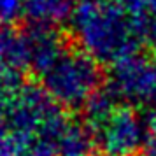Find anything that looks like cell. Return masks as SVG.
Instances as JSON below:
<instances>
[{"mask_svg": "<svg viewBox=\"0 0 156 156\" xmlns=\"http://www.w3.org/2000/svg\"><path fill=\"white\" fill-rule=\"evenodd\" d=\"M76 46L100 65H114L140 48V37L116 0H83L70 12Z\"/></svg>", "mask_w": 156, "mask_h": 156, "instance_id": "3", "label": "cell"}, {"mask_svg": "<svg viewBox=\"0 0 156 156\" xmlns=\"http://www.w3.org/2000/svg\"><path fill=\"white\" fill-rule=\"evenodd\" d=\"M142 156H156V107L146 116V146Z\"/></svg>", "mask_w": 156, "mask_h": 156, "instance_id": "7", "label": "cell"}, {"mask_svg": "<svg viewBox=\"0 0 156 156\" xmlns=\"http://www.w3.org/2000/svg\"><path fill=\"white\" fill-rule=\"evenodd\" d=\"M77 121L25 81L0 102V156H67Z\"/></svg>", "mask_w": 156, "mask_h": 156, "instance_id": "1", "label": "cell"}, {"mask_svg": "<svg viewBox=\"0 0 156 156\" xmlns=\"http://www.w3.org/2000/svg\"><path fill=\"white\" fill-rule=\"evenodd\" d=\"M107 91L116 100L135 109L156 107V60L140 49L111 65Z\"/></svg>", "mask_w": 156, "mask_h": 156, "instance_id": "5", "label": "cell"}, {"mask_svg": "<svg viewBox=\"0 0 156 156\" xmlns=\"http://www.w3.org/2000/svg\"><path fill=\"white\" fill-rule=\"evenodd\" d=\"M86 119L95 146L102 156H139L146 146V118L132 105L100 91L84 107Z\"/></svg>", "mask_w": 156, "mask_h": 156, "instance_id": "4", "label": "cell"}, {"mask_svg": "<svg viewBox=\"0 0 156 156\" xmlns=\"http://www.w3.org/2000/svg\"><path fill=\"white\" fill-rule=\"evenodd\" d=\"M126 12L140 41L156 42V0H116Z\"/></svg>", "mask_w": 156, "mask_h": 156, "instance_id": "6", "label": "cell"}, {"mask_svg": "<svg viewBox=\"0 0 156 156\" xmlns=\"http://www.w3.org/2000/svg\"><path fill=\"white\" fill-rule=\"evenodd\" d=\"M30 72L37 86L55 104L69 109H84L102 91V69L90 55L67 42L53 27L28 28Z\"/></svg>", "mask_w": 156, "mask_h": 156, "instance_id": "2", "label": "cell"}]
</instances>
